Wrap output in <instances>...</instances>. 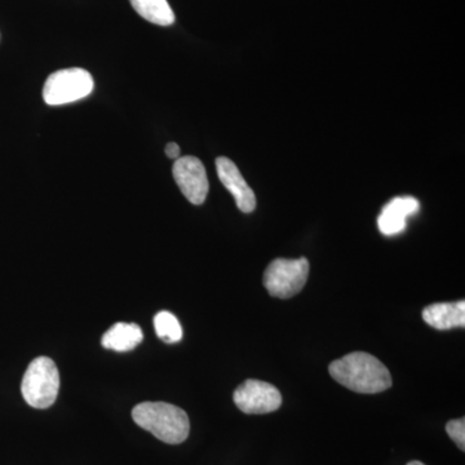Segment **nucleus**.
Returning <instances> with one entry per match:
<instances>
[{"label":"nucleus","instance_id":"nucleus-1","mask_svg":"<svg viewBox=\"0 0 465 465\" xmlns=\"http://www.w3.org/2000/svg\"><path fill=\"white\" fill-rule=\"evenodd\" d=\"M330 375L342 387L362 394L381 393L391 387V376L378 358L353 351L329 366Z\"/></svg>","mask_w":465,"mask_h":465},{"label":"nucleus","instance_id":"nucleus-2","mask_svg":"<svg viewBox=\"0 0 465 465\" xmlns=\"http://www.w3.org/2000/svg\"><path fill=\"white\" fill-rule=\"evenodd\" d=\"M133 419L140 428L168 445L183 443L191 432L188 414L171 403H139L134 407Z\"/></svg>","mask_w":465,"mask_h":465},{"label":"nucleus","instance_id":"nucleus-3","mask_svg":"<svg viewBox=\"0 0 465 465\" xmlns=\"http://www.w3.org/2000/svg\"><path fill=\"white\" fill-rule=\"evenodd\" d=\"M60 391V374L56 363L48 357H38L30 362L21 393L27 405L34 409H48L57 400Z\"/></svg>","mask_w":465,"mask_h":465},{"label":"nucleus","instance_id":"nucleus-4","mask_svg":"<svg viewBox=\"0 0 465 465\" xmlns=\"http://www.w3.org/2000/svg\"><path fill=\"white\" fill-rule=\"evenodd\" d=\"M94 87V78L87 70L81 67L58 70L45 81L43 100L51 106L65 105L90 96Z\"/></svg>","mask_w":465,"mask_h":465},{"label":"nucleus","instance_id":"nucleus-5","mask_svg":"<svg viewBox=\"0 0 465 465\" xmlns=\"http://www.w3.org/2000/svg\"><path fill=\"white\" fill-rule=\"evenodd\" d=\"M308 275L307 259H275L266 268L262 283L274 298L290 299L302 290Z\"/></svg>","mask_w":465,"mask_h":465},{"label":"nucleus","instance_id":"nucleus-6","mask_svg":"<svg viewBox=\"0 0 465 465\" xmlns=\"http://www.w3.org/2000/svg\"><path fill=\"white\" fill-rule=\"evenodd\" d=\"M235 406L244 414L262 415L277 411L282 405L281 391L269 382L246 381L234 391Z\"/></svg>","mask_w":465,"mask_h":465},{"label":"nucleus","instance_id":"nucleus-7","mask_svg":"<svg viewBox=\"0 0 465 465\" xmlns=\"http://www.w3.org/2000/svg\"><path fill=\"white\" fill-rule=\"evenodd\" d=\"M173 174L174 182L179 185L180 191L186 200L195 206H201L206 201L208 183L206 168L200 159L186 155L176 159L173 163Z\"/></svg>","mask_w":465,"mask_h":465},{"label":"nucleus","instance_id":"nucleus-8","mask_svg":"<svg viewBox=\"0 0 465 465\" xmlns=\"http://www.w3.org/2000/svg\"><path fill=\"white\" fill-rule=\"evenodd\" d=\"M216 170L220 182L231 192L242 213H253L256 208L255 193L243 179L234 162L226 157H219L216 159Z\"/></svg>","mask_w":465,"mask_h":465},{"label":"nucleus","instance_id":"nucleus-9","mask_svg":"<svg viewBox=\"0 0 465 465\" xmlns=\"http://www.w3.org/2000/svg\"><path fill=\"white\" fill-rule=\"evenodd\" d=\"M420 208V203L414 197H397L382 208L378 219V228L381 234H400L406 229L407 219L415 215Z\"/></svg>","mask_w":465,"mask_h":465},{"label":"nucleus","instance_id":"nucleus-10","mask_svg":"<svg viewBox=\"0 0 465 465\" xmlns=\"http://www.w3.org/2000/svg\"><path fill=\"white\" fill-rule=\"evenodd\" d=\"M425 322L437 330H451L465 326V302H439L423 311Z\"/></svg>","mask_w":465,"mask_h":465},{"label":"nucleus","instance_id":"nucleus-11","mask_svg":"<svg viewBox=\"0 0 465 465\" xmlns=\"http://www.w3.org/2000/svg\"><path fill=\"white\" fill-rule=\"evenodd\" d=\"M143 341L142 327L136 323L118 322L110 327L101 339V345L109 351H130Z\"/></svg>","mask_w":465,"mask_h":465},{"label":"nucleus","instance_id":"nucleus-12","mask_svg":"<svg viewBox=\"0 0 465 465\" xmlns=\"http://www.w3.org/2000/svg\"><path fill=\"white\" fill-rule=\"evenodd\" d=\"M134 11L149 23L170 26L174 23L173 8L167 0H130Z\"/></svg>","mask_w":465,"mask_h":465},{"label":"nucleus","instance_id":"nucleus-13","mask_svg":"<svg viewBox=\"0 0 465 465\" xmlns=\"http://www.w3.org/2000/svg\"><path fill=\"white\" fill-rule=\"evenodd\" d=\"M154 329L158 338L168 344L179 342L183 339V327L171 312H159L154 317Z\"/></svg>","mask_w":465,"mask_h":465},{"label":"nucleus","instance_id":"nucleus-14","mask_svg":"<svg viewBox=\"0 0 465 465\" xmlns=\"http://www.w3.org/2000/svg\"><path fill=\"white\" fill-rule=\"evenodd\" d=\"M446 432H448L450 439L457 443L458 448L464 451L465 450V419H455L450 420L446 424Z\"/></svg>","mask_w":465,"mask_h":465},{"label":"nucleus","instance_id":"nucleus-15","mask_svg":"<svg viewBox=\"0 0 465 465\" xmlns=\"http://www.w3.org/2000/svg\"><path fill=\"white\" fill-rule=\"evenodd\" d=\"M164 152H166L168 158L174 159V161H176V159L180 158V153H182V150H180V146L177 145L176 143H167Z\"/></svg>","mask_w":465,"mask_h":465},{"label":"nucleus","instance_id":"nucleus-16","mask_svg":"<svg viewBox=\"0 0 465 465\" xmlns=\"http://www.w3.org/2000/svg\"><path fill=\"white\" fill-rule=\"evenodd\" d=\"M407 465H425V464L421 463V461L414 460V461H410V463Z\"/></svg>","mask_w":465,"mask_h":465}]
</instances>
